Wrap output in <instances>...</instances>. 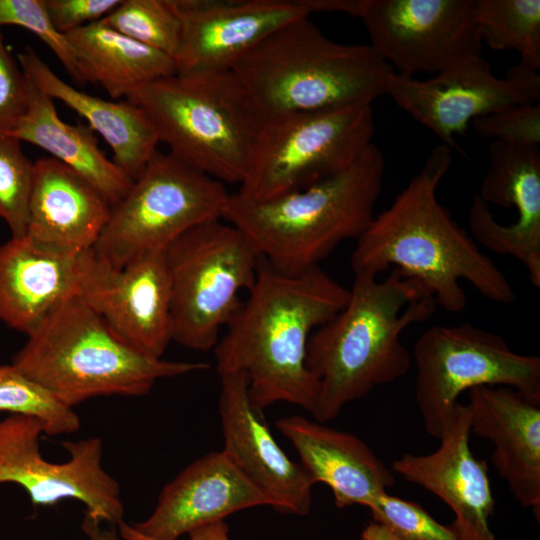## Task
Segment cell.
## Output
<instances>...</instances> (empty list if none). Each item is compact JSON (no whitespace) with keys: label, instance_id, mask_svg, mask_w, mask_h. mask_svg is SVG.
Instances as JSON below:
<instances>
[{"label":"cell","instance_id":"cell-18","mask_svg":"<svg viewBox=\"0 0 540 540\" xmlns=\"http://www.w3.org/2000/svg\"><path fill=\"white\" fill-rule=\"evenodd\" d=\"M257 506L271 502L223 450L212 451L162 488L146 519L133 525L122 522L119 533L125 540H179L201 526Z\"/></svg>","mask_w":540,"mask_h":540},{"label":"cell","instance_id":"cell-10","mask_svg":"<svg viewBox=\"0 0 540 540\" xmlns=\"http://www.w3.org/2000/svg\"><path fill=\"white\" fill-rule=\"evenodd\" d=\"M229 197L224 183L157 150L112 206L94 253L122 267L146 252L166 250L190 229L223 219Z\"/></svg>","mask_w":540,"mask_h":540},{"label":"cell","instance_id":"cell-19","mask_svg":"<svg viewBox=\"0 0 540 540\" xmlns=\"http://www.w3.org/2000/svg\"><path fill=\"white\" fill-rule=\"evenodd\" d=\"M219 377L222 450L268 497L274 510L297 516L308 514L315 483L302 464L290 459L275 440L263 411L251 401L245 374L236 371Z\"/></svg>","mask_w":540,"mask_h":540},{"label":"cell","instance_id":"cell-17","mask_svg":"<svg viewBox=\"0 0 540 540\" xmlns=\"http://www.w3.org/2000/svg\"><path fill=\"white\" fill-rule=\"evenodd\" d=\"M79 298L120 340L148 357L162 358L173 341L165 250L146 252L122 267L95 255Z\"/></svg>","mask_w":540,"mask_h":540},{"label":"cell","instance_id":"cell-15","mask_svg":"<svg viewBox=\"0 0 540 540\" xmlns=\"http://www.w3.org/2000/svg\"><path fill=\"white\" fill-rule=\"evenodd\" d=\"M469 227L477 244L510 255L540 287V151L493 141L489 167L469 210Z\"/></svg>","mask_w":540,"mask_h":540},{"label":"cell","instance_id":"cell-8","mask_svg":"<svg viewBox=\"0 0 540 540\" xmlns=\"http://www.w3.org/2000/svg\"><path fill=\"white\" fill-rule=\"evenodd\" d=\"M165 255L173 341L200 352L214 349L242 304L240 292L256 280L258 252L238 228L217 219L181 235Z\"/></svg>","mask_w":540,"mask_h":540},{"label":"cell","instance_id":"cell-22","mask_svg":"<svg viewBox=\"0 0 540 540\" xmlns=\"http://www.w3.org/2000/svg\"><path fill=\"white\" fill-rule=\"evenodd\" d=\"M470 432L494 445L493 466L515 500L540 519V405L505 386L468 391Z\"/></svg>","mask_w":540,"mask_h":540},{"label":"cell","instance_id":"cell-11","mask_svg":"<svg viewBox=\"0 0 540 540\" xmlns=\"http://www.w3.org/2000/svg\"><path fill=\"white\" fill-rule=\"evenodd\" d=\"M415 400L426 432L440 439L459 396L505 386L540 405V357L511 350L499 335L470 323L427 329L413 348Z\"/></svg>","mask_w":540,"mask_h":540},{"label":"cell","instance_id":"cell-23","mask_svg":"<svg viewBox=\"0 0 540 540\" xmlns=\"http://www.w3.org/2000/svg\"><path fill=\"white\" fill-rule=\"evenodd\" d=\"M275 425L314 483L330 488L338 508L368 507L394 486V472L357 436L301 415L282 417Z\"/></svg>","mask_w":540,"mask_h":540},{"label":"cell","instance_id":"cell-36","mask_svg":"<svg viewBox=\"0 0 540 540\" xmlns=\"http://www.w3.org/2000/svg\"><path fill=\"white\" fill-rule=\"evenodd\" d=\"M121 0H44L54 27L68 34L110 14Z\"/></svg>","mask_w":540,"mask_h":540},{"label":"cell","instance_id":"cell-21","mask_svg":"<svg viewBox=\"0 0 540 540\" xmlns=\"http://www.w3.org/2000/svg\"><path fill=\"white\" fill-rule=\"evenodd\" d=\"M94 249L64 252L27 236L0 245V320L26 334L80 296Z\"/></svg>","mask_w":540,"mask_h":540},{"label":"cell","instance_id":"cell-26","mask_svg":"<svg viewBox=\"0 0 540 540\" xmlns=\"http://www.w3.org/2000/svg\"><path fill=\"white\" fill-rule=\"evenodd\" d=\"M7 135L47 151L50 157L93 184L112 206L126 195L133 183L99 148L89 126L63 121L54 100L29 80L27 110Z\"/></svg>","mask_w":540,"mask_h":540},{"label":"cell","instance_id":"cell-31","mask_svg":"<svg viewBox=\"0 0 540 540\" xmlns=\"http://www.w3.org/2000/svg\"><path fill=\"white\" fill-rule=\"evenodd\" d=\"M372 521L362 540H458L450 526L437 522L421 505L383 492L367 507Z\"/></svg>","mask_w":540,"mask_h":540},{"label":"cell","instance_id":"cell-6","mask_svg":"<svg viewBox=\"0 0 540 540\" xmlns=\"http://www.w3.org/2000/svg\"><path fill=\"white\" fill-rule=\"evenodd\" d=\"M12 364L74 408L99 396L138 397L157 381L210 367L148 357L120 340L79 297L27 336Z\"/></svg>","mask_w":540,"mask_h":540},{"label":"cell","instance_id":"cell-27","mask_svg":"<svg viewBox=\"0 0 540 540\" xmlns=\"http://www.w3.org/2000/svg\"><path fill=\"white\" fill-rule=\"evenodd\" d=\"M84 84L100 85L116 100L178 72L171 56L147 47L101 20L66 34Z\"/></svg>","mask_w":540,"mask_h":540},{"label":"cell","instance_id":"cell-37","mask_svg":"<svg viewBox=\"0 0 540 540\" xmlns=\"http://www.w3.org/2000/svg\"><path fill=\"white\" fill-rule=\"evenodd\" d=\"M229 528L224 520H218L201 526L190 532L187 540H230ZM144 540V539H130Z\"/></svg>","mask_w":540,"mask_h":540},{"label":"cell","instance_id":"cell-29","mask_svg":"<svg viewBox=\"0 0 540 540\" xmlns=\"http://www.w3.org/2000/svg\"><path fill=\"white\" fill-rule=\"evenodd\" d=\"M0 412L36 418L50 436L73 434L81 426L73 407L12 363L0 365Z\"/></svg>","mask_w":540,"mask_h":540},{"label":"cell","instance_id":"cell-32","mask_svg":"<svg viewBox=\"0 0 540 540\" xmlns=\"http://www.w3.org/2000/svg\"><path fill=\"white\" fill-rule=\"evenodd\" d=\"M34 163L24 154L21 142L0 134V220L6 222L11 238L26 235Z\"/></svg>","mask_w":540,"mask_h":540},{"label":"cell","instance_id":"cell-25","mask_svg":"<svg viewBox=\"0 0 540 540\" xmlns=\"http://www.w3.org/2000/svg\"><path fill=\"white\" fill-rule=\"evenodd\" d=\"M17 60L34 86L74 110L102 136L112 150V161L128 177L134 181L140 176L160 143L140 107L128 100H105L76 89L57 76L29 46L17 55Z\"/></svg>","mask_w":540,"mask_h":540},{"label":"cell","instance_id":"cell-4","mask_svg":"<svg viewBox=\"0 0 540 540\" xmlns=\"http://www.w3.org/2000/svg\"><path fill=\"white\" fill-rule=\"evenodd\" d=\"M384 169L372 143L349 168L306 188L265 200L230 194L223 220L275 270L298 275L363 234L375 216Z\"/></svg>","mask_w":540,"mask_h":540},{"label":"cell","instance_id":"cell-14","mask_svg":"<svg viewBox=\"0 0 540 540\" xmlns=\"http://www.w3.org/2000/svg\"><path fill=\"white\" fill-rule=\"evenodd\" d=\"M387 95L447 147L475 118L540 98L537 70L520 61L503 78L495 76L482 55L465 59L436 76L419 80L395 73Z\"/></svg>","mask_w":540,"mask_h":540},{"label":"cell","instance_id":"cell-38","mask_svg":"<svg viewBox=\"0 0 540 540\" xmlns=\"http://www.w3.org/2000/svg\"><path fill=\"white\" fill-rule=\"evenodd\" d=\"M82 529L89 540H120L113 529H103L100 523L95 522L85 515L82 521Z\"/></svg>","mask_w":540,"mask_h":540},{"label":"cell","instance_id":"cell-34","mask_svg":"<svg viewBox=\"0 0 540 540\" xmlns=\"http://www.w3.org/2000/svg\"><path fill=\"white\" fill-rule=\"evenodd\" d=\"M471 123L479 136L493 141L524 146L540 143V106L536 103L511 106Z\"/></svg>","mask_w":540,"mask_h":540},{"label":"cell","instance_id":"cell-30","mask_svg":"<svg viewBox=\"0 0 540 540\" xmlns=\"http://www.w3.org/2000/svg\"><path fill=\"white\" fill-rule=\"evenodd\" d=\"M101 21L175 60L181 39V21L172 0H121Z\"/></svg>","mask_w":540,"mask_h":540},{"label":"cell","instance_id":"cell-28","mask_svg":"<svg viewBox=\"0 0 540 540\" xmlns=\"http://www.w3.org/2000/svg\"><path fill=\"white\" fill-rule=\"evenodd\" d=\"M482 43L494 50H515L521 61L540 68V1L474 0Z\"/></svg>","mask_w":540,"mask_h":540},{"label":"cell","instance_id":"cell-12","mask_svg":"<svg viewBox=\"0 0 540 540\" xmlns=\"http://www.w3.org/2000/svg\"><path fill=\"white\" fill-rule=\"evenodd\" d=\"M42 433L43 425L33 417L9 415L0 420V484L19 485L35 506L74 499L97 523L124 522L120 486L102 465V440L62 442L69 459L51 462L40 452Z\"/></svg>","mask_w":540,"mask_h":540},{"label":"cell","instance_id":"cell-9","mask_svg":"<svg viewBox=\"0 0 540 540\" xmlns=\"http://www.w3.org/2000/svg\"><path fill=\"white\" fill-rule=\"evenodd\" d=\"M371 103L281 115L264 121L238 193L270 199L349 168L371 145Z\"/></svg>","mask_w":540,"mask_h":540},{"label":"cell","instance_id":"cell-16","mask_svg":"<svg viewBox=\"0 0 540 540\" xmlns=\"http://www.w3.org/2000/svg\"><path fill=\"white\" fill-rule=\"evenodd\" d=\"M181 21L179 73L231 70L282 26L322 11L321 0H172Z\"/></svg>","mask_w":540,"mask_h":540},{"label":"cell","instance_id":"cell-3","mask_svg":"<svg viewBox=\"0 0 540 540\" xmlns=\"http://www.w3.org/2000/svg\"><path fill=\"white\" fill-rule=\"evenodd\" d=\"M354 275L346 305L311 334L307 345L306 364L318 381L311 414L321 423L374 388L405 376L412 358L401 335L432 317L438 306L418 280L397 269L382 281Z\"/></svg>","mask_w":540,"mask_h":540},{"label":"cell","instance_id":"cell-2","mask_svg":"<svg viewBox=\"0 0 540 540\" xmlns=\"http://www.w3.org/2000/svg\"><path fill=\"white\" fill-rule=\"evenodd\" d=\"M450 148L437 145L392 204L374 216L357 239L354 274L378 276L388 269L418 280L437 305L457 313L466 280L486 299L512 304L516 294L505 274L438 201L437 188L451 165Z\"/></svg>","mask_w":540,"mask_h":540},{"label":"cell","instance_id":"cell-13","mask_svg":"<svg viewBox=\"0 0 540 540\" xmlns=\"http://www.w3.org/2000/svg\"><path fill=\"white\" fill-rule=\"evenodd\" d=\"M358 17L399 75L437 74L482 52L474 0H362Z\"/></svg>","mask_w":540,"mask_h":540},{"label":"cell","instance_id":"cell-20","mask_svg":"<svg viewBox=\"0 0 540 540\" xmlns=\"http://www.w3.org/2000/svg\"><path fill=\"white\" fill-rule=\"evenodd\" d=\"M470 436L468 405L457 402L439 447L429 454L405 453L391 470L450 507L455 519L449 526L458 540H496L489 527L495 501L488 469L471 451Z\"/></svg>","mask_w":540,"mask_h":540},{"label":"cell","instance_id":"cell-5","mask_svg":"<svg viewBox=\"0 0 540 540\" xmlns=\"http://www.w3.org/2000/svg\"><path fill=\"white\" fill-rule=\"evenodd\" d=\"M263 121L281 115L371 103L395 74L369 44H343L310 20H294L262 40L231 69Z\"/></svg>","mask_w":540,"mask_h":540},{"label":"cell","instance_id":"cell-1","mask_svg":"<svg viewBox=\"0 0 540 540\" xmlns=\"http://www.w3.org/2000/svg\"><path fill=\"white\" fill-rule=\"evenodd\" d=\"M349 289L320 266L298 275L260 257L256 280L214 347L218 375L241 371L260 410L285 402L312 412L318 381L306 364L311 334L347 303Z\"/></svg>","mask_w":540,"mask_h":540},{"label":"cell","instance_id":"cell-24","mask_svg":"<svg viewBox=\"0 0 540 540\" xmlns=\"http://www.w3.org/2000/svg\"><path fill=\"white\" fill-rule=\"evenodd\" d=\"M112 204L93 184L52 157L34 163L26 235L64 252L93 250Z\"/></svg>","mask_w":540,"mask_h":540},{"label":"cell","instance_id":"cell-33","mask_svg":"<svg viewBox=\"0 0 540 540\" xmlns=\"http://www.w3.org/2000/svg\"><path fill=\"white\" fill-rule=\"evenodd\" d=\"M16 25L35 34L56 55L70 77L84 84L73 47L52 24L44 0H0V27Z\"/></svg>","mask_w":540,"mask_h":540},{"label":"cell","instance_id":"cell-7","mask_svg":"<svg viewBox=\"0 0 540 540\" xmlns=\"http://www.w3.org/2000/svg\"><path fill=\"white\" fill-rule=\"evenodd\" d=\"M169 152L222 183H243L264 123L232 70L169 75L132 92Z\"/></svg>","mask_w":540,"mask_h":540},{"label":"cell","instance_id":"cell-35","mask_svg":"<svg viewBox=\"0 0 540 540\" xmlns=\"http://www.w3.org/2000/svg\"><path fill=\"white\" fill-rule=\"evenodd\" d=\"M28 107V80L0 31V134H7Z\"/></svg>","mask_w":540,"mask_h":540}]
</instances>
